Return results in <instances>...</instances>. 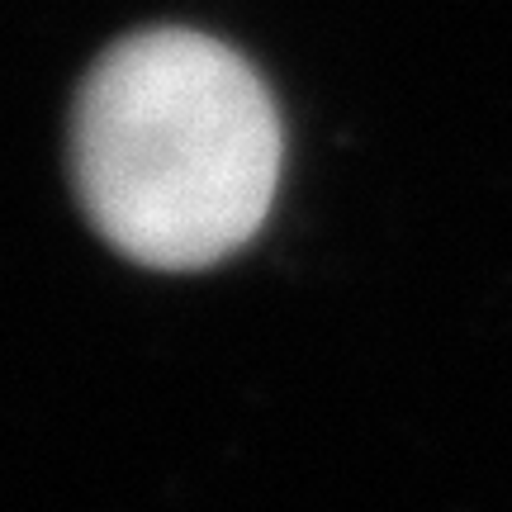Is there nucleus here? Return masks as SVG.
<instances>
[{"instance_id":"f257e3e1","label":"nucleus","mask_w":512,"mask_h":512,"mask_svg":"<svg viewBox=\"0 0 512 512\" xmlns=\"http://www.w3.org/2000/svg\"><path fill=\"white\" fill-rule=\"evenodd\" d=\"M72 166L110 247L195 271L261 228L280 181V119L261 76L219 38L147 29L86 76Z\"/></svg>"}]
</instances>
